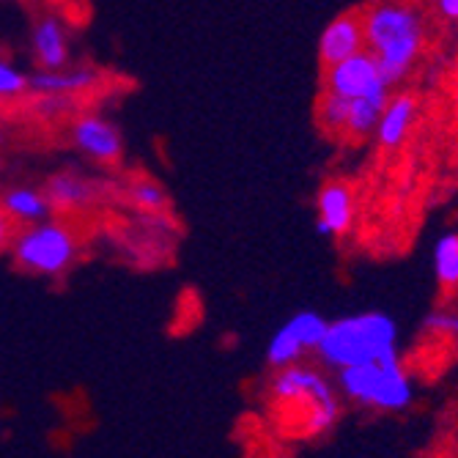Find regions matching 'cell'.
I'll return each instance as SVG.
<instances>
[{
    "instance_id": "15",
    "label": "cell",
    "mask_w": 458,
    "mask_h": 458,
    "mask_svg": "<svg viewBox=\"0 0 458 458\" xmlns=\"http://www.w3.org/2000/svg\"><path fill=\"white\" fill-rule=\"evenodd\" d=\"M4 209L9 212V217L14 220V225H36L41 220H50L53 212V203L47 198V192H41L36 187H12L4 192L0 198Z\"/></svg>"
},
{
    "instance_id": "18",
    "label": "cell",
    "mask_w": 458,
    "mask_h": 458,
    "mask_svg": "<svg viewBox=\"0 0 458 458\" xmlns=\"http://www.w3.org/2000/svg\"><path fill=\"white\" fill-rule=\"evenodd\" d=\"M434 269L437 280L445 288L458 285V233H445L434 247Z\"/></svg>"
},
{
    "instance_id": "20",
    "label": "cell",
    "mask_w": 458,
    "mask_h": 458,
    "mask_svg": "<svg viewBox=\"0 0 458 458\" xmlns=\"http://www.w3.org/2000/svg\"><path fill=\"white\" fill-rule=\"evenodd\" d=\"M426 329L431 335H445V338H458V316L455 313H431L426 318Z\"/></svg>"
},
{
    "instance_id": "23",
    "label": "cell",
    "mask_w": 458,
    "mask_h": 458,
    "mask_svg": "<svg viewBox=\"0 0 458 458\" xmlns=\"http://www.w3.org/2000/svg\"><path fill=\"white\" fill-rule=\"evenodd\" d=\"M4 140H6V138H4V132H0V146H4Z\"/></svg>"
},
{
    "instance_id": "16",
    "label": "cell",
    "mask_w": 458,
    "mask_h": 458,
    "mask_svg": "<svg viewBox=\"0 0 458 458\" xmlns=\"http://www.w3.org/2000/svg\"><path fill=\"white\" fill-rule=\"evenodd\" d=\"M385 102L387 99H382V97H346V113H344V130H341V135H346L352 140L373 135V130H377V123H379Z\"/></svg>"
},
{
    "instance_id": "4",
    "label": "cell",
    "mask_w": 458,
    "mask_h": 458,
    "mask_svg": "<svg viewBox=\"0 0 458 458\" xmlns=\"http://www.w3.org/2000/svg\"><path fill=\"white\" fill-rule=\"evenodd\" d=\"M338 387L344 390L346 398L357 401L360 406L382 409V411H401L414 398L411 379L398 362V354L338 368Z\"/></svg>"
},
{
    "instance_id": "10",
    "label": "cell",
    "mask_w": 458,
    "mask_h": 458,
    "mask_svg": "<svg viewBox=\"0 0 458 458\" xmlns=\"http://www.w3.org/2000/svg\"><path fill=\"white\" fill-rule=\"evenodd\" d=\"M99 86V72L91 66H74V69H38L30 77V94L36 97H69V94H86Z\"/></svg>"
},
{
    "instance_id": "6",
    "label": "cell",
    "mask_w": 458,
    "mask_h": 458,
    "mask_svg": "<svg viewBox=\"0 0 458 458\" xmlns=\"http://www.w3.org/2000/svg\"><path fill=\"white\" fill-rule=\"evenodd\" d=\"M324 91L341 97H390V82L382 74L377 58L368 50H360L338 64L327 66Z\"/></svg>"
},
{
    "instance_id": "5",
    "label": "cell",
    "mask_w": 458,
    "mask_h": 458,
    "mask_svg": "<svg viewBox=\"0 0 458 458\" xmlns=\"http://www.w3.org/2000/svg\"><path fill=\"white\" fill-rule=\"evenodd\" d=\"M9 247L20 269L30 275H47V277L69 272L80 256L77 233L66 223L53 217L20 231Z\"/></svg>"
},
{
    "instance_id": "8",
    "label": "cell",
    "mask_w": 458,
    "mask_h": 458,
    "mask_svg": "<svg viewBox=\"0 0 458 458\" xmlns=\"http://www.w3.org/2000/svg\"><path fill=\"white\" fill-rule=\"evenodd\" d=\"M72 146L99 165H115L123 154V138L113 121L102 118L99 113H82L69 123Z\"/></svg>"
},
{
    "instance_id": "1",
    "label": "cell",
    "mask_w": 458,
    "mask_h": 458,
    "mask_svg": "<svg viewBox=\"0 0 458 458\" xmlns=\"http://www.w3.org/2000/svg\"><path fill=\"white\" fill-rule=\"evenodd\" d=\"M269 406L288 437L313 439L327 434L341 418V401L321 370L308 365L275 368L269 379Z\"/></svg>"
},
{
    "instance_id": "7",
    "label": "cell",
    "mask_w": 458,
    "mask_h": 458,
    "mask_svg": "<svg viewBox=\"0 0 458 458\" xmlns=\"http://www.w3.org/2000/svg\"><path fill=\"white\" fill-rule=\"evenodd\" d=\"M327 324L318 313L313 310H300L294 318H288L269 341L267 349V362L272 368H285L294 365L305 357V352H316V346L321 344Z\"/></svg>"
},
{
    "instance_id": "11",
    "label": "cell",
    "mask_w": 458,
    "mask_h": 458,
    "mask_svg": "<svg viewBox=\"0 0 458 458\" xmlns=\"http://www.w3.org/2000/svg\"><path fill=\"white\" fill-rule=\"evenodd\" d=\"M360 50H365V36H362V20L354 14L332 20L318 38V58L324 66L338 64Z\"/></svg>"
},
{
    "instance_id": "3",
    "label": "cell",
    "mask_w": 458,
    "mask_h": 458,
    "mask_svg": "<svg viewBox=\"0 0 458 458\" xmlns=\"http://www.w3.org/2000/svg\"><path fill=\"white\" fill-rule=\"evenodd\" d=\"M318 357L329 368H346L398 354V324L387 313H357L327 324Z\"/></svg>"
},
{
    "instance_id": "21",
    "label": "cell",
    "mask_w": 458,
    "mask_h": 458,
    "mask_svg": "<svg viewBox=\"0 0 458 458\" xmlns=\"http://www.w3.org/2000/svg\"><path fill=\"white\" fill-rule=\"evenodd\" d=\"M12 239H14V220L4 209V203H0V253L12 244Z\"/></svg>"
},
{
    "instance_id": "12",
    "label": "cell",
    "mask_w": 458,
    "mask_h": 458,
    "mask_svg": "<svg viewBox=\"0 0 458 458\" xmlns=\"http://www.w3.org/2000/svg\"><path fill=\"white\" fill-rule=\"evenodd\" d=\"M45 192L53 203V212H64V215L86 212L97 200V184L89 176H80L74 171H61L50 176Z\"/></svg>"
},
{
    "instance_id": "9",
    "label": "cell",
    "mask_w": 458,
    "mask_h": 458,
    "mask_svg": "<svg viewBox=\"0 0 458 458\" xmlns=\"http://www.w3.org/2000/svg\"><path fill=\"white\" fill-rule=\"evenodd\" d=\"M318 209V233L321 236H344L354 225L357 195L349 182H327L316 198Z\"/></svg>"
},
{
    "instance_id": "13",
    "label": "cell",
    "mask_w": 458,
    "mask_h": 458,
    "mask_svg": "<svg viewBox=\"0 0 458 458\" xmlns=\"http://www.w3.org/2000/svg\"><path fill=\"white\" fill-rule=\"evenodd\" d=\"M414 118H418V99L411 94H398V97H387L385 107H382V115H379V123H377V140L379 146L385 148H398L409 130Z\"/></svg>"
},
{
    "instance_id": "17",
    "label": "cell",
    "mask_w": 458,
    "mask_h": 458,
    "mask_svg": "<svg viewBox=\"0 0 458 458\" xmlns=\"http://www.w3.org/2000/svg\"><path fill=\"white\" fill-rule=\"evenodd\" d=\"M130 200L135 209L146 212V215H162V212H168L171 209V198L168 192H165V187L154 179H132L130 184Z\"/></svg>"
},
{
    "instance_id": "14",
    "label": "cell",
    "mask_w": 458,
    "mask_h": 458,
    "mask_svg": "<svg viewBox=\"0 0 458 458\" xmlns=\"http://www.w3.org/2000/svg\"><path fill=\"white\" fill-rule=\"evenodd\" d=\"M33 55L38 69H64L69 64V36L66 25L47 14L41 17L33 28Z\"/></svg>"
},
{
    "instance_id": "22",
    "label": "cell",
    "mask_w": 458,
    "mask_h": 458,
    "mask_svg": "<svg viewBox=\"0 0 458 458\" xmlns=\"http://www.w3.org/2000/svg\"><path fill=\"white\" fill-rule=\"evenodd\" d=\"M437 12L450 20V22H458V0H437Z\"/></svg>"
},
{
    "instance_id": "19",
    "label": "cell",
    "mask_w": 458,
    "mask_h": 458,
    "mask_svg": "<svg viewBox=\"0 0 458 458\" xmlns=\"http://www.w3.org/2000/svg\"><path fill=\"white\" fill-rule=\"evenodd\" d=\"M30 91V77L9 61H0V99H20Z\"/></svg>"
},
{
    "instance_id": "2",
    "label": "cell",
    "mask_w": 458,
    "mask_h": 458,
    "mask_svg": "<svg viewBox=\"0 0 458 458\" xmlns=\"http://www.w3.org/2000/svg\"><path fill=\"white\" fill-rule=\"evenodd\" d=\"M362 36L368 53L377 58L390 86H395L420 58L426 20L423 12L406 0H379L362 17Z\"/></svg>"
}]
</instances>
